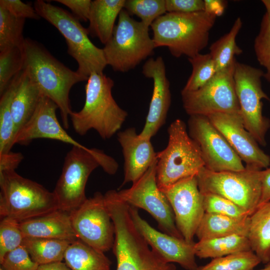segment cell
<instances>
[{"mask_svg": "<svg viewBox=\"0 0 270 270\" xmlns=\"http://www.w3.org/2000/svg\"><path fill=\"white\" fill-rule=\"evenodd\" d=\"M22 51V70L36 84L42 96L57 105L63 127L68 129L72 112L70 90L76 84L87 80L58 60L42 44L32 39L25 38Z\"/></svg>", "mask_w": 270, "mask_h": 270, "instance_id": "1", "label": "cell"}, {"mask_svg": "<svg viewBox=\"0 0 270 270\" xmlns=\"http://www.w3.org/2000/svg\"><path fill=\"white\" fill-rule=\"evenodd\" d=\"M114 86V80L103 72H94L88 77L84 106L80 111H72L70 115L77 134L84 136L94 129L102 139L106 140L120 130L128 113L113 98Z\"/></svg>", "mask_w": 270, "mask_h": 270, "instance_id": "2", "label": "cell"}, {"mask_svg": "<svg viewBox=\"0 0 270 270\" xmlns=\"http://www.w3.org/2000/svg\"><path fill=\"white\" fill-rule=\"evenodd\" d=\"M216 16L205 11L166 12L150 26L155 48L166 47L174 57L192 58L208 44Z\"/></svg>", "mask_w": 270, "mask_h": 270, "instance_id": "3", "label": "cell"}, {"mask_svg": "<svg viewBox=\"0 0 270 270\" xmlns=\"http://www.w3.org/2000/svg\"><path fill=\"white\" fill-rule=\"evenodd\" d=\"M99 166L112 175L118 166L112 158L102 150L72 146L66 154L62 174L52 192L60 210L70 213L86 201L85 188L88 178Z\"/></svg>", "mask_w": 270, "mask_h": 270, "instance_id": "4", "label": "cell"}, {"mask_svg": "<svg viewBox=\"0 0 270 270\" xmlns=\"http://www.w3.org/2000/svg\"><path fill=\"white\" fill-rule=\"evenodd\" d=\"M38 15L54 26L64 37L68 52L77 62L76 70L88 80L92 73H102L107 66L102 48L90 40L87 28L73 14L42 0L34 2Z\"/></svg>", "mask_w": 270, "mask_h": 270, "instance_id": "5", "label": "cell"}, {"mask_svg": "<svg viewBox=\"0 0 270 270\" xmlns=\"http://www.w3.org/2000/svg\"><path fill=\"white\" fill-rule=\"evenodd\" d=\"M0 187L1 218L20 222L59 209L52 192L15 170L0 172Z\"/></svg>", "mask_w": 270, "mask_h": 270, "instance_id": "6", "label": "cell"}, {"mask_svg": "<svg viewBox=\"0 0 270 270\" xmlns=\"http://www.w3.org/2000/svg\"><path fill=\"white\" fill-rule=\"evenodd\" d=\"M168 133L167 146L156 154V181L161 190L182 179L196 176L204 167L200 148L190 137L183 120L172 122Z\"/></svg>", "mask_w": 270, "mask_h": 270, "instance_id": "7", "label": "cell"}, {"mask_svg": "<svg viewBox=\"0 0 270 270\" xmlns=\"http://www.w3.org/2000/svg\"><path fill=\"white\" fill-rule=\"evenodd\" d=\"M112 36L102 48L106 62L116 72H126L150 56L156 48L149 27L124 9L118 16Z\"/></svg>", "mask_w": 270, "mask_h": 270, "instance_id": "8", "label": "cell"}, {"mask_svg": "<svg viewBox=\"0 0 270 270\" xmlns=\"http://www.w3.org/2000/svg\"><path fill=\"white\" fill-rule=\"evenodd\" d=\"M262 170L245 167L241 171L216 172L204 167L196 175L198 188L202 194H216L229 200L250 216L261 196Z\"/></svg>", "mask_w": 270, "mask_h": 270, "instance_id": "9", "label": "cell"}, {"mask_svg": "<svg viewBox=\"0 0 270 270\" xmlns=\"http://www.w3.org/2000/svg\"><path fill=\"white\" fill-rule=\"evenodd\" d=\"M264 72L250 66L236 62L234 79L240 114L245 128L258 144H266V134L270 127V120L262 114V102L270 100L263 90L262 78Z\"/></svg>", "mask_w": 270, "mask_h": 270, "instance_id": "10", "label": "cell"}, {"mask_svg": "<svg viewBox=\"0 0 270 270\" xmlns=\"http://www.w3.org/2000/svg\"><path fill=\"white\" fill-rule=\"evenodd\" d=\"M236 62L218 72L200 88L194 91H181L183 108L190 116L240 113L234 79Z\"/></svg>", "mask_w": 270, "mask_h": 270, "instance_id": "11", "label": "cell"}, {"mask_svg": "<svg viewBox=\"0 0 270 270\" xmlns=\"http://www.w3.org/2000/svg\"><path fill=\"white\" fill-rule=\"evenodd\" d=\"M156 163L157 160L130 188L118 191V194L128 205L148 212L162 232L184 238L176 227L169 202L158 185Z\"/></svg>", "mask_w": 270, "mask_h": 270, "instance_id": "12", "label": "cell"}, {"mask_svg": "<svg viewBox=\"0 0 270 270\" xmlns=\"http://www.w3.org/2000/svg\"><path fill=\"white\" fill-rule=\"evenodd\" d=\"M188 124V134L198 146L206 168L216 172L245 168L240 158L207 116H190Z\"/></svg>", "mask_w": 270, "mask_h": 270, "instance_id": "13", "label": "cell"}, {"mask_svg": "<svg viewBox=\"0 0 270 270\" xmlns=\"http://www.w3.org/2000/svg\"><path fill=\"white\" fill-rule=\"evenodd\" d=\"M78 238L94 248L104 252L112 248L114 240L113 222L99 192L70 212Z\"/></svg>", "mask_w": 270, "mask_h": 270, "instance_id": "14", "label": "cell"}, {"mask_svg": "<svg viewBox=\"0 0 270 270\" xmlns=\"http://www.w3.org/2000/svg\"><path fill=\"white\" fill-rule=\"evenodd\" d=\"M162 191L169 202L184 239L194 243V237L205 213L196 176L182 179Z\"/></svg>", "mask_w": 270, "mask_h": 270, "instance_id": "15", "label": "cell"}, {"mask_svg": "<svg viewBox=\"0 0 270 270\" xmlns=\"http://www.w3.org/2000/svg\"><path fill=\"white\" fill-rule=\"evenodd\" d=\"M112 250L116 270H177L173 263L165 262L156 254L134 228L116 232Z\"/></svg>", "mask_w": 270, "mask_h": 270, "instance_id": "16", "label": "cell"}, {"mask_svg": "<svg viewBox=\"0 0 270 270\" xmlns=\"http://www.w3.org/2000/svg\"><path fill=\"white\" fill-rule=\"evenodd\" d=\"M208 117L245 163V167L262 170L270 166V156L245 128L240 113H216Z\"/></svg>", "mask_w": 270, "mask_h": 270, "instance_id": "17", "label": "cell"}, {"mask_svg": "<svg viewBox=\"0 0 270 270\" xmlns=\"http://www.w3.org/2000/svg\"><path fill=\"white\" fill-rule=\"evenodd\" d=\"M136 228L151 248L165 262L177 263L186 270H198L196 261L194 244L157 230L142 218L137 208L129 205Z\"/></svg>", "mask_w": 270, "mask_h": 270, "instance_id": "18", "label": "cell"}, {"mask_svg": "<svg viewBox=\"0 0 270 270\" xmlns=\"http://www.w3.org/2000/svg\"><path fill=\"white\" fill-rule=\"evenodd\" d=\"M142 73L152 80L153 90L145 124L139 135L151 140L166 123L171 104L170 83L162 56L148 59L142 66Z\"/></svg>", "mask_w": 270, "mask_h": 270, "instance_id": "19", "label": "cell"}, {"mask_svg": "<svg viewBox=\"0 0 270 270\" xmlns=\"http://www.w3.org/2000/svg\"><path fill=\"white\" fill-rule=\"evenodd\" d=\"M58 108L52 100L42 96L31 118L17 132L14 144L26 146L36 138H48L72 146H85L72 138L60 125L56 115Z\"/></svg>", "mask_w": 270, "mask_h": 270, "instance_id": "20", "label": "cell"}, {"mask_svg": "<svg viewBox=\"0 0 270 270\" xmlns=\"http://www.w3.org/2000/svg\"><path fill=\"white\" fill-rule=\"evenodd\" d=\"M124 158V178L121 186L138 180L157 160L150 140L142 138L134 127L117 133Z\"/></svg>", "mask_w": 270, "mask_h": 270, "instance_id": "21", "label": "cell"}, {"mask_svg": "<svg viewBox=\"0 0 270 270\" xmlns=\"http://www.w3.org/2000/svg\"><path fill=\"white\" fill-rule=\"evenodd\" d=\"M20 226L24 237L71 242L78 239L72 225L70 213L60 209L20 222Z\"/></svg>", "mask_w": 270, "mask_h": 270, "instance_id": "22", "label": "cell"}, {"mask_svg": "<svg viewBox=\"0 0 270 270\" xmlns=\"http://www.w3.org/2000/svg\"><path fill=\"white\" fill-rule=\"evenodd\" d=\"M126 0H94L92 2L87 28L89 35L105 44L110 38L115 22L124 9Z\"/></svg>", "mask_w": 270, "mask_h": 270, "instance_id": "23", "label": "cell"}, {"mask_svg": "<svg viewBox=\"0 0 270 270\" xmlns=\"http://www.w3.org/2000/svg\"><path fill=\"white\" fill-rule=\"evenodd\" d=\"M42 96L36 84L22 70L11 105L16 134L31 118Z\"/></svg>", "mask_w": 270, "mask_h": 270, "instance_id": "24", "label": "cell"}, {"mask_svg": "<svg viewBox=\"0 0 270 270\" xmlns=\"http://www.w3.org/2000/svg\"><path fill=\"white\" fill-rule=\"evenodd\" d=\"M250 222V216L240 218L205 212L196 236L198 240L234 234L248 236Z\"/></svg>", "mask_w": 270, "mask_h": 270, "instance_id": "25", "label": "cell"}, {"mask_svg": "<svg viewBox=\"0 0 270 270\" xmlns=\"http://www.w3.org/2000/svg\"><path fill=\"white\" fill-rule=\"evenodd\" d=\"M248 238L262 262H270V201L259 205L250 216Z\"/></svg>", "mask_w": 270, "mask_h": 270, "instance_id": "26", "label": "cell"}, {"mask_svg": "<svg viewBox=\"0 0 270 270\" xmlns=\"http://www.w3.org/2000/svg\"><path fill=\"white\" fill-rule=\"evenodd\" d=\"M64 260L71 270H110L112 264L104 252L79 239L70 244Z\"/></svg>", "mask_w": 270, "mask_h": 270, "instance_id": "27", "label": "cell"}, {"mask_svg": "<svg viewBox=\"0 0 270 270\" xmlns=\"http://www.w3.org/2000/svg\"><path fill=\"white\" fill-rule=\"evenodd\" d=\"M194 247L196 256L200 258H214L252 250L248 236L236 234L200 240Z\"/></svg>", "mask_w": 270, "mask_h": 270, "instance_id": "28", "label": "cell"}, {"mask_svg": "<svg viewBox=\"0 0 270 270\" xmlns=\"http://www.w3.org/2000/svg\"><path fill=\"white\" fill-rule=\"evenodd\" d=\"M72 242L64 240L24 237L22 245L32 259L40 265L62 262L66 249Z\"/></svg>", "mask_w": 270, "mask_h": 270, "instance_id": "29", "label": "cell"}, {"mask_svg": "<svg viewBox=\"0 0 270 270\" xmlns=\"http://www.w3.org/2000/svg\"><path fill=\"white\" fill-rule=\"evenodd\" d=\"M17 74L11 80L0 98V154L7 153L14 144L16 135L11 105L20 74Z\"/></svg>", "mask_w": 270, "mask_h": 270, "instance_id": "30", "label": "cell"}, {"mask_svg": "<svg viewBox=\"0 0 270 270\" xmlns=\"http://www.w3.org/2000/svg\"><path fill=\"white\" fill-rule=\"evenodd\" d=\"M242 26V21L238 18L230 30L214 42L210 48V54L214 61L217 72L232 64L235 56L242 50L236 44V37Z\"/></svg>", "mask_w": 270, "mask_h": 270, "instance_id": "31", "label": "cell"}, {"mask_svg": "<svg viewBox=\"0 0 270 270\" xmlns=\"http://www.w3.org/2000/svg\"><path fill=\"white\" fill-rule=\"evenodd\" d=\"M25 20L0 7V51L14 47L23 48Z\"/></svg>", "mask_w": 270, "mask_h": 270, "instance_id": "32", "label": "cell"}, {"mask_svg": "<svg viewBox=\"0 0 270 270\" xmlns=\"http://www.w3.org/2000/svg\"><path fill=\"white\" fill-rule=\"evenodd\" d=\"M192 72L182 91L196 90L210 81L217 72L216 65L210 54H198L188 58Z\"/></svg>", "mask_w": 270, "mask_h": 270, "instance_id": "33", "label": "cell"}, {"mask_svg": "<svg viewBox=\"0 0 270 270\" xmlns=\"http://www.w3.org/2000/svg\"><path fill=\"white\" fill-rule=\"evenodd\" d=\"M261 261L252 251H246L214 258L198 270H253Z\"/></svg>", "mask_w": 270, "mask_h": 270, "instance_id": "34", "label": "cell"}, {"mask_svg": "<svg viewBox=\"0 0 270 270\" xmlns=\"http://www.w3.org/2000/svg\"><path fill=\"white\" fill-rule=\"evenodd\" d=\"M22 48L14 47L0 51V94L6 89L12 78L22 70Z\"/></svg>", "mask_w": 270, "mask_h": 270, "instance_id": "35", "label": "cell"}, {"mask_svg": "<svg viewBox=\"0 0 270 270\" xmlns=\"http://www.w3.org/2000/svg\"><path fill=\"white\" fill-rule=\"evenodd\" d=\"M124 9L138 17L148 27L166 12L165 0H126Z\"/></svg>", "mask_w": 270, "mask_h": 270, "instance_id": "36", "label": "cell"}, {"mask_svg": "<svg viewBox=\"0 0 270 270\" xmlns=\"http://www.w3.org/2000/svg\"><path fill=\"white\" fill-rule=\"evenodd\" d=\"M266 8L259 32L254 42V50L259 64L270 72V0H263Z\"/></svg>", "mask_w": 270, "mask_h": 270, "instance_id": "37", "label": "cell"}, {"mask_svg": "<svg viewBox=\"0 0 270 270\" xmlns=\"http://www.w3.org/2000/svg\"><path fill=\"white\" fill-rule=\"evenodd\" d=\"M202 194L205 212L240 218L250 216L244 209L225 198L210 193Z\"/></svg>", "mask_w": 270, "mask_h": 270, "instance_id": "38", "label": "cell"}, {"mask_svg": "<svg viewBox=\"0 0 270 270\" xmlns=\"http://www.w3.org/2000/svg\"><path fill=\"white\" fill-rule=\"evenodd\" d=\"M24 236L20 222L10 218H3L0 222V260L8 252L22 245Z\"/></svg>", "mask_w": 270, "mask_h": 270, "instance_id": "39", "label": "cell"}, {"mask_svg": "<svg viewBox=\"0 0 270 270\" xmlns=\"http://www.w3.org/2000/svg\"><path fill=\"white\" fill-rule=\"evenodd\" d=\"M0 263L4 270H36L39 266L22 245L7 253Z\"/></svg>", "mask_w": 270, "mask_h": 270, "instance_id": "40", "label": "cell"}, {"mask_svg": "<svg viewBox=\"0 0 270 270\" xmlns=\"http://www.w3.org/2000/svg\"><path fill=\"white\" fill-rule=\"evenodd\" d=\"M0 7L6 9L18 18L37 20L40 18L34 6L20 0H0Z\"/></svg>", "mask_w": 270, "mask_h": 270, "instance_id": "41", "label": "cell"}, {"mask_svg": "<svg viewBox=\"0 0 270 270\" xmlns=\"http://www.w3.org/2000/svg\"><path fill=\"white\" fill-rule=\"evenodd\" d=\"M166 12L192 13L204 11L202 0H165Z\"/></svg>", "mask_w": 270, "mask_h": 270, "instance_id": "42", "label": "cell"}, {"mask_svg": "<svg viewBox=\"0 0 270 270\" xmlns=\"http://www.w3.org/2000/svg\"><path fill=\"white\" fill-rule=\"evenodd\" d=\"M68 8L72 14L78 20H88L92 0H54Z\"/></svg>", "mask_w": 270, "mask_h": 270, "instance_id": "43", "label": "cell"}, {"mask_svg": "<svg viewBox=\"0 0 270 270\" xmlns=\"http://www.w3.org/2000/svg\"><path fill=\"white\" fill-rule=\"evenodd\" d=\"M23 158L24 156L20 152L10 151L0 154V172L15 170Z\"/></svg>", "mask_w": 270, "mask_h": 270, "instance_id": "44", "label": "cell"}, {"mask_svg": "<svg viewBox=\"0 0 270 270\" xmlns=\"http://www.w3.org/2000/svg\"><path fill=\"white\" fill-rule=\"evenodd\" d=\"M261 182L262 192L258 206L270 201V166L262 170Z\"/></svg>", "mask_w": 270, "mask_h": 270, "instance_id": "45", "label": "cell"}, {"mask_svg": "<svg viewBox=\"0 0 270 270\" xmlns=\"http://www.w3.org/2000/svg\"><path fill=\"white\" fill-rule=\"evenodd\" d=\"M204 11L216 16L222 15L226 8L227 2L222 0H204Z\"/></svg>", "mask_w": 270, "mask_h": 270, "instance_id": "46", "label": "cell"}, {"mask_svg": "<svg viewBox=\"0 0 270 270\" xmlns=\"http://www.w3.org/2000/svg\"><path fill=\"white\" fill-rule=\"evenodd\" d=\"M36 270H71V269L66 263L58 262L39 265Z\"/></svg>", "mask_w": 270, "mask_h": 270, "instance_id": "47", "label": "cell"}, {"mask_svg": "<svg viewBox=\"0 0 270 270\" xmlns=\"http://www.w3.org/2000/svg\"><path fill=\"white\" fill-rule=\"evenodd\" d=\"M264 78L268 82H270V72H264Z\"/></svg>", "mask_w": 270, "mask_h": 270, "instance_id": "48", "label": "cell"}, {"mask_svg": "<svg viewBox=\"0 0 270 270\" xmlns=\"http://www.w3.org/2000/svg\"><path fill=\"white\" fill-rule=\"evenodd\" d=\"M258 270H270V262L266 264L263 268Z\"/></svg>", "mask_w": 270, "mask_h": 270, "instance_id": "49", "label": "cell"}, {"mask_svg": "<svg viewBox=\"0 0 270 270\" xmlns=\"http://www.w3.org/2000/svg\"><path fill=\"white\" fill-rule=\"evenodd\" d=\"M0 270H4L2 267H0Z\"/></svg>", "mask_w": 270, "mask_h": 270, "instance_id": "50", "label": "cell"}]
</instances>
